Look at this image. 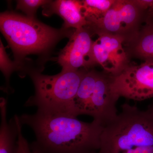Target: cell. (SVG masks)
Segmentation results:
<instances>
[{
  "label": "cell",
  "mask_w": 153,
  "mask_h": 153,
  "mask_svg": "<svg viewBox=\"0 0 153 153\" xmlns=\"http://www.w3.org/2000/svg\"><path fill=\"white\" fill-rule=\"evenodd\" d=\"M22 126L33 130L36 140L30 145L37 153H93L98 152L104 126L86 123L68 113L37 110L19 116Z\"/></svg>",
  "instance_id": "1"
},
{
  "label": "cell",
  "mask_w": 153,
  "mask_h": 153,
  "mask_svg": "<svg viewBox=\"0 0 153 153\" xmlns=\"http://www.w3.org/2000/svg\"><path fill=\"white\" fill-rule=\"evenodd\" d=\"M99 153H153V119L147 111L128 103L105 126Z\"/></svg>",
  "instance_id": "2"
},
{
  "label": "cell",
  "mask_w": 153,
  "mask_h": 153,
  "mask_svg": "<svg viewBox=\"0 0 153 153\" xmlns=\"http://www.w3.org/2000/svg\"><path fill=\"white\" fill-rule=\"evenodd\" d=\"M0 27L18 64L27 55L46 52L59 39L71 37L75 30H56L36 19L10 12L1 13Z\"/></svg>",
  "instance_id": "3"
},
{
  "label": "cell",
  "mask_w": 153,
  "mask_h": 153,
  "mask_svg": "<svg viewBox=\"0 0 153 153\" xmlns=\"http://www.w3.org/2000/svg\"><path fill=\"white\" fill-rule=\"evenodd\" d=\"M112 76L105 72L87 70L79 84L68 113L74 116L86 115L105 126L117 116L119 97L111 88Z\"/></svg>",
  "instance_id": "4"
},
{
  "label": "cell",
  "mask_w": 153,
  "mask_h": 153,
  "mask_svg": "<svg viewBox=\"0 0 153 153\" xmlns=\"http://www.w3.org/2000/svg\"><path fill=\"white\" fill-rule=\"evenodd\" d=\"M86 71H61L52 76L30 71L35 93L24 105L43 111L68 113Z\"/></svg>",
  "instance_id": "5"
},
{
  "label": "cell",
  "mask_w": 153,
  "mask_h": 153,
  "mask_svg": "<svg viewBox=\"0 0 153 153\" xmlns=\"http://www.w3.org/2000/svg\"><path fill=\"white\" fill-rule=\"evenodd\" d=\"M146 14L135 0H115L104 16L88 27L93 34L105 33L120 37L126 44L137 35Z\"/></svg>",
  "instance_id": "6"
},
{
  "label": "cell",
  "mask_w": 153,
  "mask_h": 153,
  "mask_svg": "<svg viewBox=\"0 0 153 153\" xmlns=\"http://www.w3.org/2000/svg\"><path fill=\"white\" fill-rule=\"evenodd\" d=\"M111 88L120 97L136 101L153 98V60L130 64L120 74L112 76Z\"/></svg>",
  "instance_id": "7"
},
{
  "label": "cell",
  "mask_w": 153,
  "mask_h": 153,
  "mask_svg": "<svg viewBox=\"0 0 153 153\" xmlns=\"http://www.w3.org/2000/svg\"><path fill=\"white\" fill-rule=\"evenodd\" d=\"M93 33L88 27L75 30L57 61L63 71L88 70L97 65L93 55Z\"/></svg>",
  "instance_id": "8"
},
{
  "label": "cell",
  "mask_w": 153,
  "mask_h": 153,
  "mask_svg": "<svg viewBox=\"0 0 153 153\" xmlns=\"http://www.w3.org/2000/svg\"><path fill=\"white\" fill-rule=\"evenodd\" d=\"M98 38L94 41L93 55L97 64L105 72L115 76L120 74L130 64L129 56L122 38L107 33L97 34Z\"/></svg>",
  "instance_id": "9"
},
{
  "label": "cell",
  "mask_w": 153,
  "mask_h": 153,
  "mask_svg": "<svg viewBox=\"0 0 153 153\" xmlns=\"http://www.w3.org/2000/svg\"><path fill=\"white\" fill-rule=\"evenodd\" d=\"M42 13L49 16L55 14L64 20L63 29L68 30L73 28L78 30L89 25L82 12L81 1L76 0H57L51 1L43 6Z\"/></svg>",
  "instance_id": "10"
},
{
  "label": "cell",
  "mask_w": 153,
  "mask_h": 153,
  "mask_svg": "<svg viewBox=\"0 0 153 153\" xmlns=\"http://www.w3.org/2000/svg\"><path fill=\"white\" fill-rule=\"evenodd\" d=\"M137 35L133 40L125 44L130 58L145 61H153V19H146Z\"/></svg>",
  "instance_id": "11"
},
{
  "label": "cell",
  "mask_w": 153,
  "mask_h": 153,
  "mask_svg": "<svg viewBox=\"0 0 153 153\" xmlns=\"http://www.w3.org/2000/svg\"><path fill=\"white\" fill-rule=\"evenodd\" d=\"M7 101L0 98V153H18L19 129L15 116L7 120Z\"/></svg>",
  "instance_id": "12"
},
{
  "label": "cell",
  "mask_w": 153,
  "mask_h": 153,
  "mask_svg": "<svg viewBox=\"0 0 153 153\" xmlns=\"http://www.w3.org/2000/svg\"><path fill=\"white\" fill-rule=\"evenodd\" d=\"M115 0H84L82 1V12L89 25L102 18L109 10Z\"/></svg>",
  "instance_id": "13"
},
{
  "label": "cell",
  "mask_w": 153,
  "mask_h": 153,
  "mask_svg": "<svg viewBox=\"0 0 153 153\" xmlns=\"http://www.w3.org/2000/svg\"><path fill=\"white\" fill-rule=\"evenodd\" d=\"M0 68L5 78V86L4 91L6 93L10 92V78L13 71L16 70L18 67V63L12 62L6 53L5 49L1 41H0Z\"/></svg>",
  "instance_id": "14"
},
{
  "label": "cell",
  "mask_w": 153,
  "mask_h": 153,
  "mask_svg": "<svg viewBox=\"0 0 153 153\" xmlns=\"http://www.w3.org/2000/svg\"><path fill=\"white\" fill-rule=\"evenodd\" d=\"M51 1L47 0H19L17 1V10L25 13L27 16L35 19V15L39 7L49 4Z\"/></svg>",
  "instance_id": "15"
},
{
  "label": "cell",
  "mask_w": 153,
  "mask_h": 153,
  "mask_svg": "<svg viewBox=\"0 0 153 153\" xmlns=\"http://www.w3.org/2000/svg\"><path fill=\"white\" fill-rule=\"evenodd\" d=\"M16 120L17 125H18L19 134H18V153H37L33 152L30 148V145L28 143L27 140L24 137L22 133V125L20 120L19 116L16 114L14 115Z\"/></svg>",
  "instance_id": "16"
},
{
  "label": "cell",
  "mask_w": 153,
  "mask_h": 153,
  "mask_svg": "<svg viewBox=\"0 0 153 153\" xmlns=\"http://www.w3.org/2000/svg\"><path fill=\"white\" fill-rule=\"evenodd\" d=\"M146 19H153V8L146 11Z\"/></svg>",
  "instance_id": "17"
},
{
  "label": "cell",
  "mask_w": 153,
  "mask_h": 153,
  "mask_svg": "<svg viewBox=\"0 0 153 153\" xmlns=\"http://www.w3.org/2000/svg\"><path fill=\"white\" fill-rule=\"evenodd\" d=\"M147 111L149 113V114H150L151 117H152V118L153 119V104L150 107V108H149V110H147Z\"/></svg>",
  "instance_id": "18"
},
{
  "label": "cell",
  "mask_w": 153,
  "mask_h": 153,
  "mask_svg": "<svg viewBox=\"0 0 153 153\" xmlns=\"http://www.w3.org/2000/svg\"><path fill=\"white\" fill-rule=\"evenodd\" d=\"M99 153L98 152H94V153Z\"/></svg>",
  "instance_id": "19"
}]
</instances>
